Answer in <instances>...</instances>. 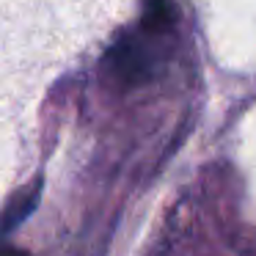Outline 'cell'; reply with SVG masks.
Returning <instances> with one entry per match:
<instances>
[{
	"instance_id": "cell-1",
	"label": "cell",
	"mask_w": 256,
	"mask_h": 256,
	"mask_svg": "<svg viewBox=\"0 0 256 256\" xmlns=\"http://www.w3.org/2000/svg\"><path fill=\"white\" fill-rule=\"evenodd\" d=\"M108 69L122 83H138L149 74V58L144 47L132 39H122L110 52H108Z\"/></svg>"
},
{
	"instance_id": "cell-2",
	"label": "cell",
	"mask_w": 256,
	"mask_h": 256,
	"mask_svg": "<svg viewBox=\"0 0 256 256\" xmlns=\"http://www.w3.org/2000/svg\"><path fill=\"white\" fill-rule=\"evenodd\" d=\"M176 22V8L171 0H144V17L140 25L149 34H162Z\"/></svg>"
},
{
	"instance_id": "cell-3",
	"label": "cell",
	"mask_w": 256,
	"mask_h": 256,
	"mask_svg": "<svg viewBox=\"0 0 256 256\" xmlns=\"http://www.w3.org/2000/svg\"><path fill=\"white\" fill-rule=\"evenodd\" d=\"M39 188H42V184H34V188H28L22 196H17V198L8 204L6 215H3V220H0V232H3V234L12 232V228H17L20 223H22L25 218L36 210V204H39Z\"/></svg>"
},
{
	"instance_id": "cell-4",
	"label": "cell",
	"mask_w": 256,
	"mask_h": 256,
	"mask_svg": "<svg viewBox=\"0 0 256 256\" xmlns=\"http://www.w3.org/2000/svg\"><path fill=\"white\" fill-rule=\"evenodd\" d=\"M0 256H28V254H22V250H17V248H6Z\"/></svg>"
}]
</instances>
